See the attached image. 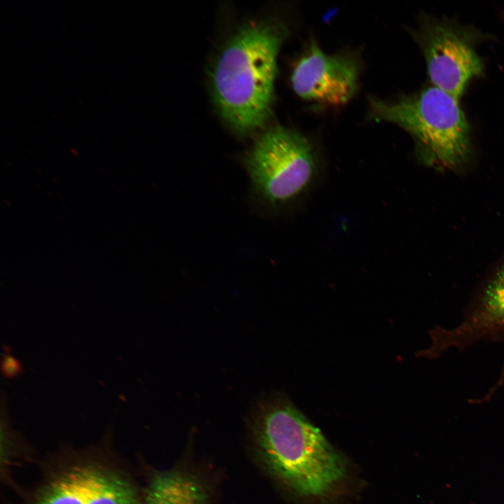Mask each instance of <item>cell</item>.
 <instances>
[{"label":"cell","mask_w":504,"mask_h":504,"mask_svg":"<svg viewBox=\"0 0 504 504\" xmlns=\"http://www.w3.org/2000/svg\"><path fill=\"white\" fill-rule=\"evenodd\" d=\"M251 420L259 455L293 491L323 496L345 477L343 457L285 395L274 393L262 400Z\"/></svg>","instance_id":"6da1fadb"},{"label":"cell","mask_w":504,"mask_h":504,"mask_svg":"<svg viewBox=\"0 0 504 504\" xmlns=\"http://www.w3.org/2000/svg\"><path fill=\"white\" fill-rule=\"evenodd\" d=\"M279 22L250 23L225 45L211 72L214 102L235 131L262 127L271 113L276 57L286 35Z\"/></svg>","instance_id":"7a4b0ae2"},{"label":"cell","mask_w":504,"mask_h":504,"mask_svg":"<svg viewBox=\"0 0 504 504\" xmlns=\"http://www.w3.org/2000/svg\"><path fill=\"white\" fill-rule=\"evenodd\" d=\"M369 117L407 132L430 158L447 167L464 162L470 130L458 99L433 85L393 100L371 97Z\"/></svg>","instance_id":"3957f363"},{"label":"cell","mask_w":504,"mask_h":504,"mask_svg":"<svg viewBox=\"0 0 504 504\" xmlns=\"http://www.w3.org/2000/svg\"><path fill=\"white\" fill-rule=\"evenodd\" d=\"M316 162L307 139L281 125L265 132L246 160L255 191L274 204L290 201L304 191L315 176Z\"/></svg>","instance_id":"277c9868"},{"label":"cell","mask_w":504,"mask_h":504,"mask_svg":"<svg viewBox=\"0 0 504 504\" xmlns=\"http://www.w3.org/2000/svg\"><path fill=\"white\" fill-rule=\"evenodd\" d=\"M475 34L454 22L433 18H425L414 34L433 85L458 99L469 81L483 73Z\"/></svg>","instance_id":"5b68a950"},{"label":"cell","mask_w":504,"mask_h":504,"mask_svg":"<svg viewBox=\"0 0 504 504\" xmlns=\"http://www.w3.org/2000/svg\"><path fill=\"white\" fill-rule=\"evenodd\" d=\"M431 343L419 353L435 358L450 349H465L483 341L504 340V264L485 281L465 309L458 324L452 328L436 326L430 331ZM504 383V363L492 388Z\"/></svg>","instance_id":"8992f818"},{"label":"cell","mask_w":504,"mask_h":504,"mask_svg":"<svg viewBox=\"0 0 504 504\" xmlns=\"http://www.w3.org/2000/svg\"><path fill=\"white\" fill-rule=\"evenodd\" d=\"M358 67L351 57L328 55L312 42L295 64L292 86L301 98L326 105L340 106L355 94Z\"/></svg>","instance_id":"52a82bcc"},{"label":"cell","mask_w":504,"mask_h":504,"mask_svg":"<svg viewBox=\"0 0 504 504\" xmlns=\"http://www.w3.org/2000/svg\"><path fill=\"white\" fill-rule=\"evenodd\" d=\"M101 471L92 465L71 467L49 481L32 504H86Z\"/></svg>","instance_id":"ba28073f"},{"label":"cell","mask_w":504,"mask_h":504,"mask_svg":"<svg viewBox=\"0 0 504 504\" xmlns=\"http://www.w3.org/2000/svg\"><path fill=\"white\" fill-rule=\"evenodd\" d=\"M141 504H208V497L195 477L169 470L152 478Z\"/></svg>","instance_id":"9c48e42d"},{"label":"cell","mask_w":504,"mask_h":504,"mask_svg":"<svg viewBox=\"0 0 504 504\" xmlns=\"http://www.w3.org/2000/svg\"><path fill=\"white\" fill-rule=\"evenodd\" d=\"M86 504H139V496L127 478L102 470Z\"/></svg>","instance_id":"30bf717a"},{"label":"cell","mask_w":504,"mask_h":504,"mask_svg":"<svg viewBox=\"0 0 504 504\" xmlns=\"http://www.w3.org/2000/svg\"><path fill=\"white\" fill-rule=\"evenodd\" d=\"M1 363V372L7 379L16 378L22 372L21 363L9 351H6Z\"/></svg>","instance_id":"8fae6325"}]
</instances>
